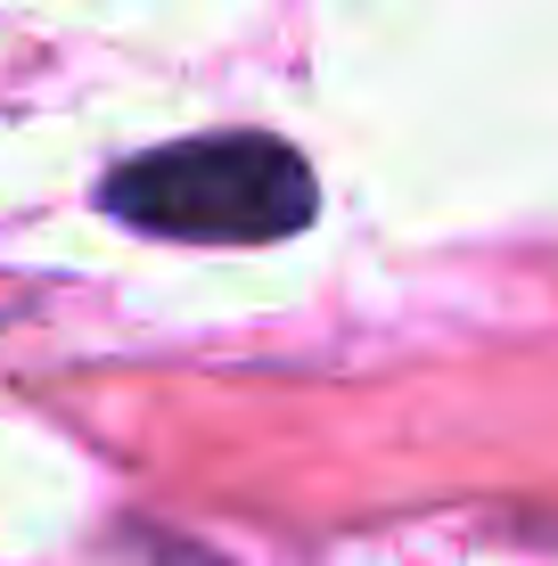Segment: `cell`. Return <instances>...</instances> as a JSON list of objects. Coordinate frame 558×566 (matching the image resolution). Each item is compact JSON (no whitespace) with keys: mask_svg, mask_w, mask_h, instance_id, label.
Returning a JSON list of instances; mask_svg holds the SVG:
<instances>
[{"mask_svg":"<svg viewBox=\"0 0 558 566\" xmlns=\"http://www.w3.org/2000/svg\"><path fill=\"white\" fill-rule=\"evenodd\" d=\"M99 206L148 239H198V247H272L296 239L320 213V181L272 132H206L172 140L99 181Z\"/></svg>","mask_w":558,"mask_h":566,"instance_id":"1","label":"cell"}]
</instances>
